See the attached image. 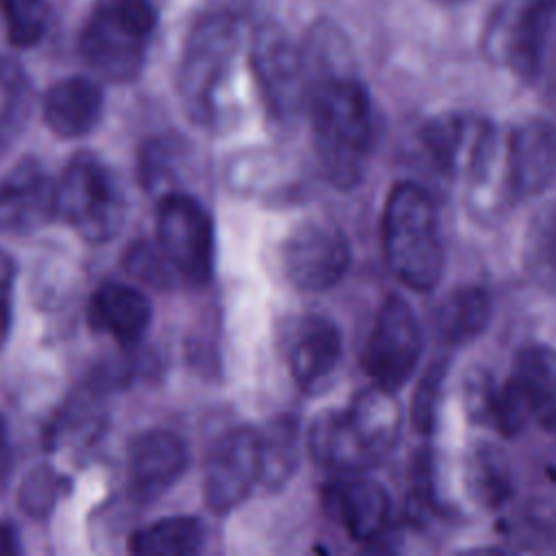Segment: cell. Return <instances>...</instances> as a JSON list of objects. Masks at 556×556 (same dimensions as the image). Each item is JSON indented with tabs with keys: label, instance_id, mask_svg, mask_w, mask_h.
Returning a JSON list of instances; mask_svg holds the SVG:
<instances>
[{
	"label": "cell",
	"instance_id": "obj_5",
	"mask_svg": "<svg viewBox=\"0 0 556 556\" xmlns=\"http://www.w3.org/2000/svg\"><path fill=\"white\" fill-rule=\"evenodd\" d=\"M156 26L152 0H100L89 13L78 48L83 59L111 83H130L146 63Z\"/></svg>",
	"mask_w": 556,
	"mask_h": 556
},
{
	"label": "cell",
	"instance_id": "obj_28",
	"mask_svg": "<svg viewBox=\"0 0 556 556\" xmlns=\"http://www.w3.org/2000/svg\"><path fill=\"white\" fill-rule=\"evenodd\" d=\"M447 358H437L430 363V367L421 374L413 404H410V421L413 428L419 430L424 437H428L437 424L439 404L443 397V384L447 378Z\"/></svg>",
	"mask_w": 556,
	"mask_h": 556
},
{
	"label": "cell",
	"instance_id": "obj_6",
	"mask_svg": "<svg viewBox=\"0 0 556 556\" xmlns=\"http://www.w3.org/2000/svg\"><path fill=\"white\" fill-rule=\"evenodd\" d=\"M126 213L117 176L96 154H74L54 187V215L85 241L104 243L122 230Z\"/></svg>",
	"mask_w": 556,
	"mask_h": 556
},
{
	"label": "cell",
	"instance_id": "obj_19",
	"mask_svg": "<svg viewBox=\"0 0 556 556\" xmlns=\"http://www.w3.org/2000/svg\"><path fill=\"white\" fill-rule=\"evenodd\" d=\"M104 109L102 87L85 76L54 83L43 96V119L61 139H78L91 132Z\"/></svg>",
	"mask_w": 556,
	"mask_h": 556
},
{
	"label": "cell",
	"instance_id": "obj_32",
	"mask_svg": "<svg viewBox=\"0 0 556 556\" xmlns=\"http://www.w3.org/2000/svg\"><path fill=\"white\" fill-rule=\"evenodd\" d=\"M517 536L530 541L532 549H556V517L549 513L526 515L517 521Z\"/></svg>",
	"mask_w": 556,
	"mask_h": 556
},
{
	"label": "cell",
	"instance_id": "obj_1",
	"mask_svg": "<svg viewBox=\"0 0 556 556\" xmlns=\"http://www.w3.org/2000/svg\"><path fill=\"white\" fill-rule=\"evenodd\" d=\"M306 111L313 148L326 180L341 191L358 187L374 143L367 89L345 72L319 76L308 85Z\"/></svg>",
	"mask_w": 556,
	"mask_h": 556
},
{
	"label": "cell",
	"instance_id": "obj_15",
	"mask_svg": "<svg viewBox=\"0 0 556 556\" xmlns=\"http://www.w3.org/2000/svg\"><path fill=\"white\" fill-rule=\"evenodd\" d=\"M506 180L513 200L543 193L556 176V126L530 119L504 139Z\"/></svg>",
	"mask_w": 556,
	"mask_h": 556
},
{
	"label": "cell",
	"instance_id": "obj_16",
	"mask_svg": "<svg viewBox=\"0 0 556 556\" xmlns=\"http://www.w3.org/2000/svg\"><path fill=\"white\" fill-rule=\"evenodd\" d=\"M326 504L352 541L371 543L389 526L391 497L365 473H341L326 491Z\"/></svg>",
	"mask_w": 556,
	"mask_h": 556
},
{
	"label": "cell",
	"instance_id": "obj_27",
	"mask_svg": "<svg viewBox=\"0 0 556 556\" xmlns=\"http://www.w3.org/2000/svg\"><path fill=\"white\" fill-rule=\"evenodd\" d=\"M28 83L17 65L0 59V156L22 132L28 119Z\"/></svg>",
	"mask_w": 556,
	"mask_h": 556
},
{
	"label": "cell",
	"instance_id": "obj_11",
	"mask_svg": "<svg viewBox=\"0 0 556 556\" xmlns=\"http://www.w3.org/2000/svg\"><path fill=\"white\" fill-rule=\"evenodd\" d=\"M263 478V437L250 426L222 434L204 463V502L217 513H230L245 502Z\"/></svg>",
	"mask_w": 556,
	"mask_h": 556
},
{
	"label": "cell",
	"instance_id": "obj_34",
	"mask_svg": "<svg viewBox=\"0 0 556 556\" xmlns=\"http://www.w3.org/2000/svg\"><path fill=\"white\" fill-rule=\"evenodd\" d=\"M11 471V450H9V430L7 421L0 415V489L4 486Z\"/></svg>",
	"mask_w": 556,
	"mask_h": 556
},
{
	"label": "cell",
	"instance_id": "obj_36",
	"mask_svg": "<svg viewBox=\"0 0 556 556\" xmlns=\"http://www.w3.org/2000/svg\"><path fill=\"white\" fill-rule=\"evenodd\" d=\"M545 252H547V261H549V265L556 269V219H554L552 230H549V235H547Z\"/></svg>",
	"mask_w": 556,
	"mask_h": 556
},
{
	"label": "cell",
	"instance_id": "obj_37",
	"mask_svg": "<svg viewBox=\"0 0 556 556\" xmlns=\"http://www.w3.org/2000/svg\"><path fill=\"white\" fill-rule=\"evenodd\" d=\"M434 2H439V4H460L465 0H434Z\"/></svg>",
	"mask_w": 556,
	"mask_h": 556
},
{
	"label": "cell",
	"instance_id": "obj_18",
	"mask_svg": "<svg viewBox=\"0 0 556 556\" xmlns=\"http://www.w3.org/2000/svg\"><path fill=\"white\" fill-rule=\"evenodd\" d=\"M465 406L471 421L500 437L519 434L530 419V413L510 376L500 380L484 369L467 376Z\"/></svg>",
	"mask_w": 556,
	"mask_h": 556
},
{
	"label": "cell",
	"instance_id": "obj_9",
	"mask_svg": "<svg viewBox=\"0 0 556 556\" xmlns=\"http://www.w3.org/2000/svg\"><path fill=\"white\" fill-rule=\"evenodd\" d=\"M421 328L406 298L391 293L380 304L363 350V369L371 384L400 391L421 358Z\"/></svg>",
	"mask_w": 556,
	"mask_h": 556
},
{
	"label": "cell",
	"instance_id": "obj_4",
	"mask_svg": "<svg viewBox=\"0 0 556 556\" xmlns=\"http://www.w3.org/2000/svg\"><path fill=\"white\" fill-rule=\"evenodd\" d=\"M239 52V24L219 9L195 20L182 43L178 96L187 115L206 128L222 119V98Z\"/></svg>",
	"mask_w": 556,
	"mask_h": 556
},
{
	"label": "cell",
	"instance_id": "obj_13",
	"mask_svg": "<svg viewBox=\"0 0 556 556\" xmlns=\"http://www.w3.org/2000/svg\"><path fill=\"white\" fill-rule=\"evenodd\" d=\"M189 447L182 437L165 428H152L128 443L126 476L130 493L139 502L165 495L187 471Z\"/></svg>",
	"mask_w": 556,
	"mask_h": 556
},
{
	"label": "cell",
	"instance_id": "obj_29",
	"mask_svg": "<svg viewBox=\"0 0 556 556\" xmlns=\"http://www.w3.org/2000/svg\"><path fill=\"white\" fill-rule=\"evenodd\" d=\"M13 46L30 48L46 33V0H0Z\"/></svg>",
	"mask_w": 556,
	"mask_h": 556
},
{
	"label": "cell",
	"instance_id": "obj_7",
	"mask_svg": "<svg viewBox=\"0 0 556 556\" xmlns=\"http://www.w3.org/2000/svg\"><path fill=\"white\" fill-rule=\"evenodd\" d=\"M554 13L556 0H497L482 35L486 59L517 78H532L541 67Z\"/></svg>",
	"mask_w": 556,
	"mask_h": 556
},
{
	"label": "cell",
	"instance_id": "obj_21",
	"mask_svg": "<svg viewBox=\"0 0 556 556\" xmlns=\"http://www.w3.org/2000/svg\"><path fill=\"white\" fill-rule=\"evenodd\" d=\"M510 380L515 382L530 419L556 434V348L543 343L523 345L515 354Z\"/></svg>",
	"mask_w": 556,
	"mask_h": 556
},
{
	"label": "cell",
	"instance_id": "obj_23",
	"mask_svg": "<svg viewBox=\"0 0 556 556\" xmlns=\"http://www.w3.org/2000/svg\"><path fill=\"white\" fill-rule=\"evenodd\" d=\"M493 300L480 285H465L450 291L434 308L432 321L445 345L458 348L478 339L491 324Z\"/></svg>",
	"mask_w": 556,
	"mask_h": 556
},
{
	"label": "cell",
	"instance_id": "obj_33",
	"mask_svg": "<svg viewBox=\"0 0 556 556\" xmlns=\"http://www.w3.org/2000/svg\"><path fill=\"white\" fill-rule=\"evenodd\" d=\"M15 261L0 250V350L4 348L13 317V291H15Z\"/></svg>",
	"mask_w": 556,
	"mask_h": 556
},
{
	"label": "cell",
	"instance_id": "obj_12",
	"mask_svg": "<svg viewBox=\"0 0 556 556\" xmlns=\"http://www.w3.org/2000/svg\"><path fill=\"white\" fill-rule=\"evenodd\" d=\"M352 263L345 232L321 219L298 224L282 245L289 282L302 291H326L343 280Z\"/></svg>",
	"mask_w": 556,
	"mask_h": 556
},
{
	"label": "cell",
	"instance_id": "obj_8",
	"mask_svg": "<svg viewBox=\"0 0 556 556\" xmlns=\"http://www.w3.org/2000/svg\"><path fill=\"white\" fill-rule=\"evenodd\" d=\"M156 245L189 285H204L215 265V228L208 211L182 191H169L156 208Z\"/></svg>",
	"mask_w": 556,
	"mask_h": 556
},
{
	"label": "cell",
	"instance_id": "obj_25",
	"mask_svg": "<svg viewBox=\"0 0 556 556\" xmlns=\"http://www.w3.org/2000/svg\"><path fill=\"white\" fill-rule=\"evenodd\" d=\"M263 437V478L271 489H280L300 463V426L291 415H282Z\"/></svg>",
	"mask_w": 556,
	"mask_h": 556
},
{
	"label": "cell",
	"instance_id": "obj_14",
	"mask_svg": "<svg viewBox=\"0 0 556 556\" xmlns=\"http://www.w3.org/2000/svg\"><path fill=\"white\" fill-rule=\"evenodd\" d=\"M343 356L339 326L326 315H302L287 332V367L293 382L306 391H321Z\"/></svg>",
	"mask_w": 556,
	"mask_h": 556
},
{
	"label": "cell",
	"instance_id": "obj_24",
	"mask_svg": "<svg viewBox=\"0 0 556 556\" xmlns=\"http://www.w3.org/2000/svg\"><path fill=\"white\" fill-rule=\"evenodd\" d=\"M204 543V526L198 517H165L135 530L128 549L135 556H191Z\"/></svg>",
	"mask_w": 556,
	"mask_h": 556
},
{
	"label": "cell",
	"instance_id": "obj_26",
	"mask_svg": "<svg viewBox=\"0 0 556 556\" xmlns=\"http://www.w3.org/2000/svg\"><path fill=\"white\" fill-rule=\"evenodd\" d=\"M467 482L476 500L491 508L502 506L513 491L506 463L491 445H480L471 452L467 463Z\"/></svg>",
	"mask_w": 556,
	"mask_h": 556
},
{
	"label": "cell",
	"instance_id": "obj_22",
	"mask_svg": "<svg viewBox=\"0 0 556 556\" xmlns=\"http://www.w3.org/2000/svg\"><path fill=\"white\" fill-rule=\"evenodd\" d=\"M493 126L469 113H443L421 128V143L439 169L467 172L478 146Z\"/></svg>",
	"mask_w": 556,
	"mask_h": 556
},
{
	"label": "cell",
	"instance_id": "obj_31",
	"mask_svg": "<svg viewBox=\"0 0 556 556\" xmlns=\"http://www.w3.org/2000/svg\"><path fill=\"white\" fill-rule=\"evenodd\" d=\"M124 269L152 287H167L169 278L176 276L159 245L152 248L146 241H137L126 250Z\"/></svg>",
	"mask_w": 556,
	"mask_h": 556
},
{
	"label": "cell",
	"instance_id": "obj_2",
	"mask_svg": "<svg viewBox=\"0 0 556 556\" xmlns=\"http://www.w3.org/2000/svg\"><path fill=\"white\" fill-rule=\"evenodd\" d=\"M400 406L376 384L358 391L348 406L319 413L306 434L313 460L330 471L365 473L380 465L400 437Z\"/></svg>",
	"mask_w": 556,
	"mask_h": 556
},
{
	"label": "cell",
	"instance_id": "obj_3",
	"mask_svg": "<svg viewBox=\"0 0 556 556\" xmlns=\"http://www.w3.org/2000/svg\"><path fill=\"white\" fill-rule=\"evenodd\" d=\"M382 254L389 271L410 291H432L445 269L437 208L426 189L402 180L382 208Z\"/></svg>",
	"mask_w": 556,
	"mask_h": 556
},
{
	"label": "cell",
	"instance_id": "obj_17",
	"mask_svg": "<svg viewBox=\"0 0 556 556\" xmlns=\"http://www.w3.org/2000/svg\"><path fill=\"white\" fill-rule=\"evenodd\" d=\"M54 187L46 169L24 159L0 180V230H28L54 215Z\"/></svg>",
	"mask_w": 556,
	"mask_h": 556
},
{
	"label": "cell",
	"instance_id": "obj_30",
	"mask_svg": "<svg viewBox=\"0 0 556 556\" xmlns=\"http://www.w3.org/2000/svg\"><path fill=\"white\" fill-rule=\"evenodd\" d=\"M61 495V476L50 465L35 467L22 482L17 502L30 517H46Z\"/></svg>",
	"mask_w": 556,
	"mask_h": 556
},
{
	"label": "cell",
	"instance_id": "obj_35",
	"mask_svg": "<svg viewBox=\"0 0 556 556\" xmlns=\"http://www.w3.org/2000/svg\"><path fill=\"white\" fill-rule=\"evenodd\" d=\"M20 552L17 534L9 523H0V556H13Z\"/></svg>",
	"mask_w": 556,
	"mask_h": 556
},
{
	"label": "cell",
	"instance_id": "obj_20",
	"mask_svg": "<svg viewBox=\"0 0 556 556\" xmlns=\"http://www.w3.org/2000/svg\"><path fill=\"white\" fill-rule=\"evenodd\" d=\"M152 321L150 300L124 282L100 285L89 302V324L122 345L139 343Z\"/></svg>",
	"mask_w": 556,
	"mask_h": 556
},
{
	"label": "cell",
	"instance_id": "obj_10",
	"mask_svg": "<svg viewBox=\"0 0 556 556\" xmlns=\"http://www.w3.org/2000/svg\"><path fill=\"white\" fill-rule=\"evenodd\" d=\"M252 70L274 119H291L302 104L306 106L308 76L302 48L276 24H263L252 37Z\"/></svg>",
	"mask_w": 556,
	"mask_h": 556
}]
</instances>
